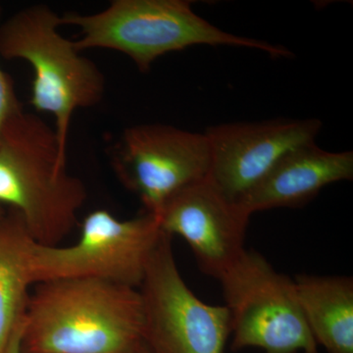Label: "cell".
Masks as SVG:
<instances>
[{"mask_svg": "<svg viewBox=\"0 0 353 353\" xmlns=\"http://www.w3.org/2000/svg\"><path fill=\"white\" fill-rule=\"evenodd\" d=\"M32 238L21 216L9 209L0 219V353L25 315L30 296Z\"/></svg>", "mask_w": 353, "mask_h": 353, "instance_id": "cell-13", "label": "cell"}, {"mask_svg": "<svg viewBox=\"0 0 353 353\" xmlns=\"http://www.w3.org/2000/svg\"><path fill=\"white\" fill-rule=\"evenodd\" d=\"M318 119H274L225 123L204 134L210 150L208 178L227 197L239 202L290 150L315 141Z\"/></svg>", "mask_w": 353, "mask_h": 353, "instance_id": "cell-9", "label": "cell"}, {"mask_svg": "<svg viewBox=\"0 0 353 353\" xmlns=\"http://www.w3.org/2000/svg\"><path fill=\"white\" fill-rule=\"evenodd\" d=\"M229 311L231 350L319 353L297 297L294 281L263 255L245 250L219 279Z\"/></svg>", "mask_w": 353, "mask_h": 353, "instance_id": "cell-5", "label": "cell"}, {"mask_svg": "<svg viewBox=\"0 0 353 353\" xmlns=\"http://www.w3.org/2000/svg\"><path fill=\"white\" fill-rule=\"evenodd\" d=\"M111 154L120 182L139 197L145 212L157 217L172 196L208 178L210 171L204 132L170 125L128 128Z\"/></svg>", "mask_w": 353, "mask_h": 353, "instance_id": "cell-8", "label": "cell"}, {"mask_svg": "<svg viewBox=\"0 0 353 353\" xmlns=\"http://www.w3.org/2000/svg\"><path fill=\"white\" fill-rule=\"evenodd\" d=\"M4 214H6V211H4V209L2 208L1 205H0V219L3 217Z\"/></svg>", "mask_w": 353, "mask_h": 353, "instance_id": "cell-17", "label": "cell"}, {"mask_svg": "<svg viewBox=\"0 0 353 353\" xmlns=\"http://www.w3.org/2000/svg\"><path fill=\"white\" fill-rule=\"evenodd\" d=\"M294 281L318 347L328 353H353V279L301 274Z\"/></svg>", "mask_w": 353, "mask_h": 353, "instance_id": "cell-12", "label": "cell"}, {"mask_svg": "<svg viewBox=\"0 0 353 353\" xmlns=\"http://www.w3.org/2000/svg\"><path fill=\"white\" fill-rule=\"evenodd\" d=\"M87 196L55 130L36 114H14L0 134V205L21 216L37 243L57 246L75 229Z\"/></svg>", "mask_w": 353, "mask_h": 353, "instance_id": "cell-2", "label": "cell"}, {"mask_svg": "<svg viewBox=\"0 0 353 353\" xmlns=\"http://www.w3.org/2000/svg\"><path fill=\"white\" fill-rule=\"evenodd\" d=\"M143 309V343L150 353H224L231 336L229 311L199 299L183 280L162 234L139 288Z\"/></svg>", "mask_w": 353, "mask_h": 353, "instance_id": "cell-7", "label": "cell"}, {"mask_svg": "<svg viewBox=\"0 0 353 353\" xmlns=\"http://www.w3.org/2000/svg\"><path fill=\"white\" fill-rule=\"evenodd\" d=\"M138 353H150V350H148V348H146V347L145 345V347L141 348V350H139V352Z\"/></svg>", "mask_w": 353, "mask_h": 353, "instance_id": "cell-16", "label": "cell"}, {"mask_svg": "<svg viewBox=\"0 0 353 353\" xmlns=\"http://www.w3.org/2000/svg\"><path fill=\"white\" fill-rule=\"evenodd\" d=\"M60 26L61 16L43 4L18 11L0 22V57L31 65L34 80L30 103L38 112L53 116L58 141L67 154L73 114L102 101L105 79L74 41L62 36Z\"/></svg>", "mask_w": 353, "mask_h": 353, "instance_id": "cell-4", "label": "cell"}, {"mask_svg": "<svg viewBox=\"0 0 353 353\" xmlns=\"http://www.w3.org/2000/svg\"><path fill=\"white\" fill-rule=\"evenodd\" d=\"M163 231L157 216L143 211L119 220L105 209L85 216L78 241L70 246L34 243L32 284L57 279H97L139 289Z\"/></svg>", "mask_w": 353, "mask_h": 353, "instance_id": "cell-6", "label": "cell"}, {"mask_svg": "<svg viewBox=\"0 0 353 353\" xmlns=\"http://www.w3.org/2000/svg\"><path fill=\"white\" fill-rule=\"evenodd\" d=\"M62 25L80 28L77 50L105 48L126 55L143 73L158 58L194 46L252 48L273 58L294 57L277 46L223 31L197 15L187 0H114L101 12L61 16Z\"/></svg>", "mask_w": 353, "mask_h": 353, "instance_id": "cell-3", "label": "cell"}, {"mask_svg": "<svg viewBox=\"0 0 353 353\" xmlns=\"http://www.w3.org/2000/svg\"><path fill=\"white\" fill-rule=\"evenodd\" d=\"M250 217L208 176L172 196L157 216L162 231L182 236L202 273L216 280L245 252Z\"/></svg>", "mask_w": 353, "mask_h": 353, "instance_id": "cell-10", "label": "cell"}, {"mask_svg": "<svg viewBox=\"0 0 353 353\" xmlns=\"http://www.w3.org/2000/svg\"><path fill=\"white\" fill-rule=\"evenodd\" d=\"M2 9L0 6V19ZM22 109L10 76L0 68V134L7 121Z\"/></svg>", "mask_w": 353, "mask_h": 353, "instance_id": "cell-14", "label": "cell"}, {"mask_svg": "<svg viewBox=\"0 0 353 353\" xmlns=\"http://www.w3.org/2000/svg\"><path fill=\"white\" fill-rule=\"evenodd\" d=\"M23 326H24V316L13 330L3 353H22L21 340H22Z\"/></svg>", "mask_w": 353, "mask_h": 353, "instance_id": "cell-15", "label": "cell"}, {"mask_svg": "<svg viewBox=\"0 0 353 353\" xmlns=\"http://www.w3.org/2000/svg\"><path fill=\"white\" fill-rule=\"evenodd\" d=\"M143 347V301L136 288L57 279L30 292L22 353H138Z\"/></svg>", "mask_w": 353, "mask_h": 353, "instance_id": "cell-1", "label": "cell"}, {"mask_svg": "<svg viewBox=\"0 0 353 353\" xmlns=\"http://www.w3.org/2000/svg\"><path fill=\"white\" fill-rule=\"evenodd\" d=\"M352 178V152H327L312 141L288 152L239 203L250 215L301 208L327 185Z\"/></svg>", "mask_w": 353, "mask_h": 353, "instance_id": "cell-11", "label": "cell"}]
</instances>
